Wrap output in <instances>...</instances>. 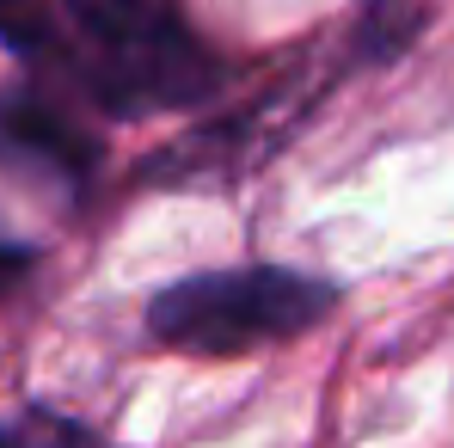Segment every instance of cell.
<instances>
[{"mask_svg": "<svg viewBox=\"0 0 454 448\" xmlns=\"http://www.w3.org/2000/svg\"><path fill=\"white\" fill-rule=\"evenodd\" d=\"M338 289L283 271V264H239V271H203L172 289H160L148 307V332L191 357H239L252 344L307 332L332 313Z\"/></svg>", "mask_w": 454, "mask_h": 448, "instance_id": "cell-1", "label": "cell"}, {"mask_svg": "<svg viewBox=\"0 0 454 448\" xmlns=\"http://www.w3.org/2000/svg\"><path fill=\"white\" fill-rule=\"evenodd\" d=\"M0 160L37 166V172L74 185L80 172H86V160H92V148H86V136H74L50 105L25 98V92H0Z\"/></svg>", "mask_w": 454, "mask_h": 448, "instance_id": "cell-2", "label": "cell"}, {"mask_svg": "<svg viewBox=\"0 0 454 448\" xmlns=\"http://www.w3.org/2000/svg\"><path fill=\"white\" fill-rule=\"evenodd\" d=\"M86 25V50H117V43H136L153 31H172V12L166 0H68Z\"/></svg>", "mask_w": 454, "mask_h": 448, "instance_id": "cell-3", "label": "cell"}, {"mask_svg": "<svg viewBox=\"0 0 454 448\" xmlns=\"http://www.w3.org/2000/svg\"><path fill=\"white\" fill-rule=\"evenodd\" d=\"M0 448H98L80 424L56 412H6L0 418Z\"/></svg>", "mask_w": 454, "mask_h": 448, "instance_id": "cell-4", "label": "cell"}, {"mask_svg": "<svg viewBox=\"0 0 454 448\" xmlns=\"http://www.w3.org/2000/svg\"><path fill=\"white\" fill-rule=\"evenodd\" d=\"M0 43H12V50H50V12H43V0H0Z\"/></svg>", "mask_w": 454, "mask_h": 448, "instance_id": "cell-5", "label": "cell"}, {"mask_svg": "<svg viewBox=\"0 0 454 448\" xmlns=\"http://www.w3.org/2000/svg\"><path fill=\"white\" fill-rule=\"evenodd\" d=\"M19 271H25V252H19V246H0V283L19 277Z\"/></svg>", "mask_w": 454, "mask_h": 448, "instance_id": "cell-6", "label": "cell"}]
</instances>
